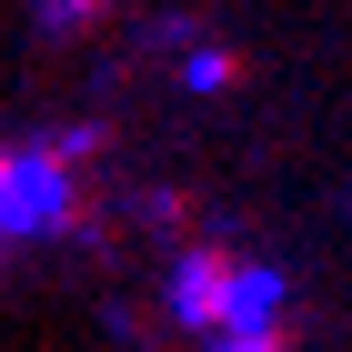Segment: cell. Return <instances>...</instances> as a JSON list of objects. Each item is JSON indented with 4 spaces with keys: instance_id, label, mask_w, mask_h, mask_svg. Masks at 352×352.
Instances as JSON below:
<instances>
[{
    "instance_id": "6da1fadb",
    "label": "cell",
    "mask_w": 352,
    "mask_h": 352,
    "mask_svg": "<svg viewBox=\"0 0 352 352\" xmlns=\"http://www.w3.org/2000/svg\"><path fill=\"white\" fill-rule=\"evenodd\" d=\"M71 212V162L60 151H0V242L51 232Z\"/></svg>"
}]
</instances>
